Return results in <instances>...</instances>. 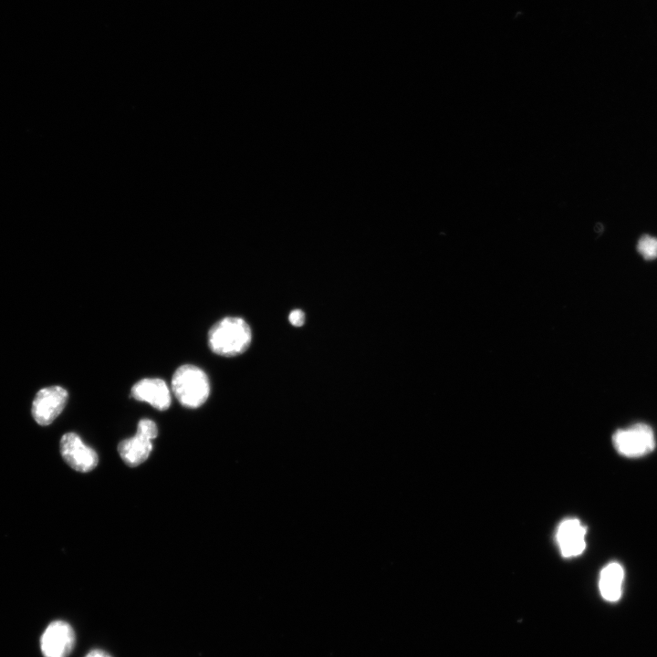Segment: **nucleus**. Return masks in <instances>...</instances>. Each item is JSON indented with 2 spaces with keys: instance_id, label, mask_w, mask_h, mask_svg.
Wrapping results in <instances>:
<instances>
[{
  "instance_id": "nucleus-1",
  "label": "nucleus",
  "mask_w": 657,
  "mask_h": 657,
  "mask_svg": "<svg viewBox=\"0 0 657 657\" xmlns=\"http://www.w3.org/2000/svg\"><path fill=\"white\" fill-rule=\"evenodd\" d=\"M210 349L223 357H235L244 353L250 346L252 331L245 319L225 317L214 324L208 331Z\"/></svg>"
},
{
  "instance_id": "nucleus-2",
  "label": "nucleus",
  "mask_w": 657,
  "mask_h": 657,
  "mask_svg": "<svg viewBox=\"0 0 657 657\" xmlns=\"http://www.w3.org/2000/svg\"><path fill=\"white\" fill-rule=\"evenodd\" d=\"M171 386L178 402L186 408L202 406L210 395L208 376L192 364L182 365L174 371Z\"/></svg>"
},
{
  "instance_id": "nucleus-3",
  "label": "nucleus",
  "mask_w": 657,
  "mask_h": 657,
  "mask_svg": "<svg viewBox=\"0 0 657 657\" xmlns=\"http://www.w3.org/2000/svg\"><path fill=\"white\" fill-rule=\"evenodd\" d=\"M157 435L156 423L150 419H141L138 422L135 435L122 440L118 445V452L122 461L130 467H135L145 462L152 450V440Z\"/></svg>"
},
{
  "instance_id": "nucleus-4",
  "label": "nucleus",
  "mask_w": 657,
  "mask_h": 657,
  "mask_svg": "<svg viewBox=\"0 0 657 657\" xmlns=\"http://www.w3.org/2000/svg\"><path fill=\"white\" fill-rule=\"evenodd\" d=\"M612 442L620 454L630 458L643 456L655 447L652 429L645 423L618 430L612 436Z\"/></svg>"
},
{
  "instance_id": "nucleus-5",
  "label": "nucleus",
  "mask_w": 657,
  "mask_h": 657,
  "mask_svg": "<svg viewBox=\"0 0 657 657\" xmlns=\"http://www.w3.org/2000/svg\"><path fill=\"white\" fill-rule=\"evenodd\" d=\"M75 643V631L63 620L50 621L39 638V649L43 657H68Z\"/></svg>"
},
{
  "instance_id": "nucleus-6",
  "label": "nucleus",
  "mask_w": 657,
  "mask_h": 657,
  "mask_svg": "<svg viewBox=\"0 0 657 657\" xmlns=\"http://www.w3.org/2000/svg\"><path fill=\"white\" fill-rule=\"evenodd\" d=\"M68 391L60 386L39 390L32 403V416L42 426L49 425L62 412L68 401Z\"/></svg>"
},
{
  "instance_id": "nucleus-7",
  "label": "nucleus",
  "mask_w": 657,
  "mask_h": 657,
  "mask_svg": "<svg viewBox=\"0 0 657 657\" xmlns=\"http://www.w3.org/2000/svg\"><path fill=\"white\" fill-rule=\"evenodd\" d=\"M60 453L64 461L80 473L93 470L99 463L96 451L85 444L75 433H67L61 437Z\"/></svg>"
},
{
  "instance_id": "nucleus-8",
  "label": "nucleus",
  "mask_w": 657,
  "mask_h": 657,
  "mask_svg": "<svg viewBox=\"0 0 657 657\" xmlns=\"http://www.w3.org/2000/svg\"><path fill=\"white\" fill-rule=\"evenodd\" d=\"M586 527L577 518L564 519L557 529L556 539L561 555L573 558L586 548Z\"/></svg>"
},
{
  "instance_id": "nucleus-9",
  "label": "nucleus",
  "mask_w": 657,
  "mask_h": 657,
  "mask_svg": "<svg viewBox=\"0 0 657 657\" xmlns=\"http://www.w3.org/2000/svg\"><path fill=\"white\" fill-rule=\"evenodd\" d=\"M133 399L145 402L160 411L171 405V392L167 383L159 378H145L137 381L130 391Z\"/></svg>"
},
{
  "instance_id": "nucleus-10",
  "label": "nucleus",
  "mask_w": 657,
  "mask_h": 657,
  "mask_svg": "<svg viewBox=\"0 0 657 657\" xmlns=\"http://www.w3.org/2000/svg\"><path fill=\"white\" fill-rule=\"evenodd\" d=\"M624 570L620 564L610 562L600 571L599 589L602 598L610 602L618 601L622 594Z\"/></svg>"
},
{
  "instance_id": "nucleus-11",
  "label": "nucleus",
  "mask_w": 657,
  "mask_h": 657,
  "mask_svg": "<svg viewBox=\"0 0 657 657\" xmlns=\"http://www.w3.org/2000/svg\"><path fill=\"white\" fill-rule=\"evenodd\" d=\"M637 249L639 253L647 260L657 257V238L645 235L641 237L638 242Z\"/></svg>"
},
{
  "instance_id": "nucleus-12",
  "label": "nucleus",
  "mask_w": 657,
  "mask_h": 657,
  "mask_svg": "<svg viewBox=\"0 0 657 657\" xmlns=\"http://www.w3.org/2000/svg\"><path fill=\"white\" fill-rule=\"evenodd\" d=\"M305 313L299 308L292 310L288 316V320L290 324L295 327L303 326L305 323Z\"/></svg>"
},
{
  "instance_id": "nucleus-13",
  "label": "nucleus",
  "mask_w": 657,
  "mask_h": 657,
  "mask_svg": "<svg viewBox=\"0 0 657 657\" xmlns=\"http://www.w3.org/2000/svg\"><path fill=\"white\" fill-rule=\"evenodd\" d=\"M85 657H112L103 650L94 649L86 654Z\"/></svg>"
}]
</instances>
